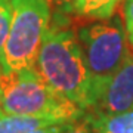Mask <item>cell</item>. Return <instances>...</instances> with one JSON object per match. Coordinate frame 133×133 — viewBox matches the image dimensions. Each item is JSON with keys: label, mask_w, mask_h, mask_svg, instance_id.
<instances>
[{"label": "cell", "mask_w": 133, "mask_h": 133, "mask_svg": "<svg viewBox=\"0 0 133 133\" xmlns=\"http://www.w3.org/2000/svg\"><path fill=\"white\" fill-rule=\"evenodd\" d=\"M133 111V53L102 87L86 114H120Z\"/></svg>", "instance_id": "obj_5"}, {"label": "cell", "mask_w": 133, "mask_h": 133, "mask_svg": "<svg viewBox=\"0 0 133 133\" xmlns=\"http://www.w3.org/2000/svg\"><path fill=\"white\" fill-rule=\"evenodd\" d=\"M12 21V0H0V56Z\"/></svg>", "instance_id": "obj_9"}, {"label": "cell", "mask_w": 133, "mask_h": 133, "mask_svg": "<svg viewBox=\"0 0 133 133\" xmlns=\"http://www.w3.org/2000/svg\"><path fill=\"white\" fill-rule=\"evenodd\" d=\"M62 133H93V130L90 129L87 120L84 117H81L78 120H74L71 123H68V126Z\"/></svg>", "instance_id": "obj_11"}, {"label": "cell", "mask_w": 133, "mask_h": 133, "mask_svg": "<svg viewBox=\"0 0 133 133\" xmlns=\"http://www.w3.org/2000/svg\"><path fill=\"white\" fill-rule=\"evenodd\" d=\"M123 16H124V28H126V33H127L129 43L133 48V0H124Z\"/></svg>", "instance_id": "obj_10"}, {"label": "cell", "mask_w": 133, "mask_h": 133, "mask_svg": "<svg viewBox=\"0 0 133 133\" xmlns=\"http://www.w3.org/2000/svg\"><path fill=\"white\" fill-rule=\"evenodd\" d=\"M50 19L52 6L48 0H12L10 28L0 56L3 74L36 65Z\"/></svg>", "instance_id": "obj_2"}, {"label": "cell", "mask_w": 133, "mask_h": 133, "mask_svg": "<svg viewBox=\"0 0 133 133\" xmlns=\"http://www.w3.org/2000/svg\"><path fill=\"white\" fill-rule=\"evenodd\" d=\"M120 3L121 0H76L74 14L81 19H108Z\"/></svg>", "instance_id": "obj_8"}, {"label": "cell", "mask_w": 133, "mask_h": 133, "mask_svg": "<svg viewBox=\"0 0 133 133\" xmlns=\"http://www.w3.org/2000/svg\"><path fill=\"white\" fill-rule=\"evenodd\" d=\"M3 76V68H2V64H0V77Z\"/></svg>", "instance_id": "obj_15"}, {"label": "cell", "mask_w": 133, "mask_h": 133, "mask_svg": "<svg viewBox=\"0 0 133 133\" xmlns=\"http://www.w3.org/2000/svg\"><path fill=\"white\" fill-rule=\"evenodd\" d=\"M68 123H71V121H68ZM68 123H58V124H52V126H44V127L34 129V130H30V132H25V133H62L68 126Z\"/></svg>", "instance_id": "obj_13"}, {"label": "cell", "mask_w": 133, "mask_h": 133, "mask_svg": "<svg viewBox=\"0 0 133 133\" xmlns=\"http://www.w3.org/2000/svg\"><path fill=\"white\" fill-rule=\"evenodd\" d=\"M76 33L90 74L92 107L102 87L127 61L132 50L129 49V37L124 24L118 16L81 25Z\"/></svg>", "instance_id": "obj_3"}, {"label": "cell", "mask_w": 133, "mask_h": 133, "mask_svg": "<svg viewBox=\"0 0 133 133\" xmlns=\"http://www.w3.org/2000/svg\"><path fill=\"white\" fill-rule=\"evenodd\" d=\"M49 5L64 14H74L76 0H48Z\"/></svg>", "instance_id": "obj_12"}, {"label": "cell", "mask_w": 133, "mask_h": 133, "mask_svg": "<svg viewBox=\"0 0 133 133\" xmlns=\"http://www.w3.org/2000/svg\"><path fill=\"white\" fill-rule=\"evenodd\" d=\"M0 86L3 90L5 114L52 115L66 121H74L84 115V109L56 93L34 66L3 74Z\"/></svg>", "instance_id": "obj_4"}, {"label": "cell", "mask_w": 133, "mask_h": 133, "mask_svg": "<svg viewBox=\"0 0 133 133\" xmlns=\"http://www.w3.org/2000/svg\"><path fill=\"white\" fill-rule=\"evenodd\" d=\"M5 114L3 112V90H2V86H0V115Z\"/></svg>", "instance_id": "obj_14"}, {"label": "cell", "mask_w": 133, "mask_h": 133, "mask_svg": "<svg viewBox=\"0 0 133 133\" xmlns=\"http://www.w3.org/2000/svg\"><path fill=\"white\" fill-rule=\"evenodd\" d=\"M34 68L56 93L78 105L86 114L92 102V81L74 30L50 25Z\"/></svg>", "instance_id": "obj_1"}, {"label": "cell", "mask_w": 133, "mask_h": 133, "mask_svg": "<svg viewBox=\"0 0 133 133\" xmlns=\"http://www.w3.org/2000/svg\"><path fill=\"white\" fill-rule=\"evenodd\" d=\"M93 133H133V111L120 114H84Z\"/></svg>", "instance_id": "obj_7"}, {"label": "cell", "mask_w": 133, "mask_h": 133, "mask_svg": "<svg viewBox=\"0 0 133 133\" xmlns=\"http://www.w3.org/2000/svg\"><path fill=\"white\" fill-rule=\"evenodd\" d=\"M58 123H68L66 120L52 115H22V114H2L0 115V133H25L44 126Z\"/></svg>", "instance_id": "obj_6"}]
</instances>
